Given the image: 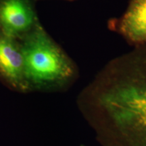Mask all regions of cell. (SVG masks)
Masks as SVG:
<instances>
[{
	"mask_svg": "<svg viewBox=\"0 0 146 146\" xmlns=\"http://www.w3.org/2000/svg\"><path fill=\"white\" fill-rule=\"evenodd\" d=\"M100 102L130 146H146V45L136 46L106 76Z\"/></svg>",
	"mask_w": 146,
	"mask_h": 146,
	"instance_id": "cell-1",
	"label": "cell"
},
{
	"mask_svg": "<svg viewBox=\"0 0 146 146\" xmlns=\"http://www.w3.org/2000/svg\"><path fill=\"white\" fill-rule=\"evenodd\" d=\"M21 47L29 88L62 83L74 76L71 60L38 23L25 35Z\"/></svg>",
	"mask_w": 146,
	"mask_h": 146,
	"instance_id": "cell-2",
	"label": "cell"
},
{
	"mask_svg": "<svg viewBox=\"0 0 146 146\" xmlns=\"http://www.w3.org/2000/svg\"><path fill=\"white\" fill-rule=\"evenodd\" d=\"M108 27L132 45H146V0H131L125 12L110 20Z\"/></svg>",
	"mask_w": 146,
	"mask_h": 146,
	"instance_id": "cell-3",
	"label": "cell"
},
{
	"mask_svg": "<svg viewBox=\"0 0 146 146\" xmlns=\"http://www.w3.org/2000/svg\"><path fill=\"white\" fill-rule=\"evenodd\" d=\"M0 76L16 90L27 91L29 89L21 47L4 34H0Z\"/></svg>",
	"mask_w": 146,
	"mask_h": 146,
	"instance_id": "cell-4",
	"label": "cell"
},
{
	"mask_svg": "<svg viewBox=\"0 0 146 146\" xmlns=\"http://www.w3.org/2000/svg\"><path fill=\"white\" fill-rule=\"evenodd\" d=\"M36 24L33 9L26 0H2L0 2V29L11 36L27 34Z\"/></svg>",
	"mask_w": 146,
	"mask_h": 146,
	"instance_id": "cell-5",
	"label": "cell"
},
{
	"mask_svg": "<svg viewBox=\"0 0 146 146\" xmlns=\"http://www.w3.org/2000/svg\"><path fill=\"white\" fill-rule=\"evenodd\" d=\"M68 1H72V0H68Z\"/></svg>",
	"mask_w": 146,
	"mask_h": 146,
	"instance_id": "cell-6",
	"label": "cell"
},
{
	"mask_svg": "<svg viewBox=\"0 0 146 146\" xmlns=\"http://www.w3.org/2000/svg\"><path fill=\"white\" fill-rule=\"evenodd\" d=\"M72 1H74V0H72Z\"/></svg>",
	"mask_w": 146,
	"mask_h": 146,
	"instance_id": "cell-7",
	"label": "cell"
}]
</instances>
